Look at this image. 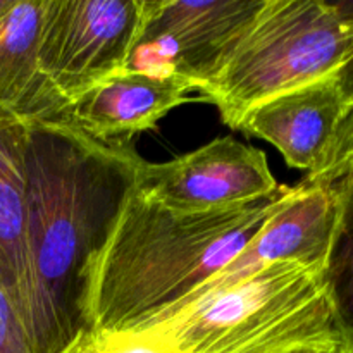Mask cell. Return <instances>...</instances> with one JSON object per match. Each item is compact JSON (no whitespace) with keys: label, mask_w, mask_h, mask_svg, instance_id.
<instances>
[{"label":"cell","mask_w":353,"mask_h":353,"mask_svg":"<svg viewBox=\"0 0 353 353\" xmlns=\"http://www.w3.org/2000/svg\"><path fill=\"white\" fill-rule=\"evenodd\" d=\"M141 157L68 123H28L24 321L34 353H64L88 331L92 265L112 233Z\"/></svg>","instance_id":"6da1fadb"},{"label":"cell","mask_w":353,"mask_h":353,"mask_svg":"<svg viewBox=\"0 0 353 353\" xmlns=\"http://www.w3.org/2000/svg\"><path fill=\"white\" fill-rule=\"evenodd\" d=\"M292 192L279 185L247 205L183 214L133 185L90 271L88 330L134 331L169 319L254 240Z\"/></svg>","instance_id":"7a4b0ae2"},{"label":"cell","mask_w":353,"mask_h":353,"mask_svg":"<svg viewBox=\"0 0 353 353\" xmlns=\"http://www.w3.org/2000/svg\"><path fill=\"white\" fill-rule=\"evenodd\" d=\"M181 353H296L345 343L323 269L276 262L155 324Z\"/></svg>","instance_id":"3957f363"},{"label":"cell","mask_w":353,"mask_h":353,"mask_svg":"<svg viewBox=\"0 0 353 353\" xmlns=\"http://www.w3.org/2000/svg\"><path fill=\"white\" fill-rule=\"evenodd\" d=\"M347 59V33L333 2L264 0L200 95L238 130L259 103L338 74Z\"/></svg>","instance_id":"277c9868"},{"label":"cell","mask_w":353,"mask_h":353,"mask_svg":"<svg viewBox=\"0 0 353 353\" xmlns=\"http://www.w3.org/2000/svg\"><path fill=\"white\" fill-rule=\"evenodd\" d=\"M143 9L145 0H45L38 59L65 102L130 68Z\"/></svg>","instance_id":"5b68a950"},{"label":"cell","mask_w":353,"mask_h":353,"mask_svg":"<svg viewBox=\"0 0 353 353\" xmlns=\"http://www.w3.org/2000/svg\"><path fill=\"white\" fill-rule=\"evenodd\" d=\"M134 188L165 209L196 214L257 202L279 185L261 148L221 137L168 162L141 159Z\"/></svg>","instance_id":"8992f818"},{"label":"cell","mask_w":353,"mask_h":353,"mask_svg":"<svg viewBox=\"0 0 353 353\" xmlns=\"http://www.w3.org/2000/svg\"><path fill=\"white\" fill-rule=\"evenodd\" d=\"M262 3L264 0H145L137 52L157 54V61L145 71L183 76L195 83L200 93Z\"/></svg>","instance_id":"52a82bcc"},{"label":"cell","mask_w":353,"mask_h":353,"mask_svg":"<svg viewBox=\"0 0 353 353\" xmlns=\"http://www.w3.org/2000/svg\"><path fill=\"white\" fill-rule=\"evenodd\" d=\"M338 214L340 195L336 183L303 179L300 185L293 186L285 203L254 240L203 285L185 307L210 293L231 288L276 262H296L324 271L336 231Z\"/></svg>","instance_id":"ba28073f"},{"label":"cell","mask_w":353,"mask_h":353,"mask_svg":"<svg viewBox=\"0 0 353 353\" xmlns=\"http://www.w3.org/2000/svg\"><path fill=\"white\" fill-rule=\"evenodd\" d=\"M352 110L353 95L338 72L259 103L238 130L272 143L290 168L316 179L330 165Z\"/></svg>","instance_id":"9c48e42d"},{"label":"cell","mask_w":353,"mask_h":353,"mask_svg":"<svg viewBox=\"0 0 353 353\" xmlns=\"http://www.w3.org/2000/svg\"><path fill=\"white\" fill-rule=\"evenodd\" d=\"M192 92L199 86L183 76L128 68L71 100L62 123L103 143H130L133 134L155 128Z\"/></svg>","instance_id":"30bf717a"},{"label":"cell","mask_w":353,"mask_h":353,"mask_svg":"<svg viewBox=\"0 0 353 353\" xmlns=\"http://www.w3.org/2000/svg\"><path fill=\"white\" fill-rule=\"evenodd\" d=\"M45 0H10L0 14V105L28 123H62L68 102L40 68Z\"/></svg>","instance_id":"8fae6325"},{"label":"cell","mask_w":353,"mask_h":353,"mask_svg":"<svg viewBox=\"0 0 353 353\" xmlns=\"http://www.w3.org/2000/svg\"><path fill=\"white\" fill-rule=\"evenodd\" d=\"M28 121L0 105V285L21 321L28 312Z\"/></svg>","instance_id":"7c38bea8"},{"label":"cell","mask_w":353,"mask_h":353,"mask_svg":"<svg viewBox=\"0 0 353 353\" xmlns=\"http://www.w3.org/2000/svg\"><path fill=\"white\" fill-rule=\"evenodd\" d=\"M334 183L340 195V214L323 279L341 338L353 347V169L345 171Z\"/></svg>","instance_id":"4fadbf2b"},{"label":"cell","mask_w":353,"mask_h":353,"mask_svg":"<svg viewBox=\"0 0 353 353\" xmlns=\"http://www.w3.org/2000/svg\"><path fill=\"white\" fill-rule=\"evenodd\" d=\"M64 353H181L161 326L134 331L88 330Z\"/></svg>","instance_id":"5bb4252c"},{"label":"cell","mask_w":353,"mask_h":353,"mask_svg":"<svg viewBox=\"0 0 353 353\" xmlns=\"http://www.w3.org/2000/svg\"><path fill=\"white\" fill-rule=\"evenodd\" d=\"M0 353H34L16 307L0 285Z\"/></svg>","instance_id":"9a60e30c"},{"label":"cell","mask_w":353,"mask_h":353,"mask_svg":"<svg viewBox=\"0 0 353 353\" xmlns=\"http://www.w3.org/2000/svg\"><path fill=\"white\" fill-rule=\"evenodd\" d=\"M341 23H343L345 33L348 40V59L345 68L340 71L341 81L353 95V0H343V2H333Z\"/></svg>","instance_id":"2e32d148"},{"label":"cell","mask_w":353,"mask_h":353,"mask_svg":"<svg viewBox=\"0 0 353 353\" xmlns=\"http://www.w3.org/2000/svg\"><path fill=\"white\" fill-rule=\"evenodd\" d=\"M353 169V138L348 141L341 143L336 148V152L333 154L330 165L326 168V171L316 179H307V181H326V183H334L345 171Z\"/></svg>","instance_id":"e0dca14e"},{"label":"cell","mask_w":353,"mask_h":353,"mask_svg":"<svg viewBox=\"0 0 353 353\" xmlns=\"http://www.w3.org/2000/svg\"><path fill=\"white\" fill-rule=\"evenodd\" d=\"M350 138H353V110H352L350 116H348V119H347V123H345V126L341 128V133H340V138H338V141H336V147H334V152H336V148L340 147L341 143L348 141V140H350ZM334 152H333V154H334ZM331 159H333V157H331Z\"/></svg>","instance_id":"ac0fdd59"},{"label":"cell","mask_w":353,"mask_h":353,"mask_svg":"<svg viewBox=\"0 0 353 353\" xmlns=\"http://www.w3.org/2000/svg\"><path fill=\"white\" fill-rule=\"evenodd\" d=\"M296 353H353V347H350V345L347 343H341L331 348H316V350H303Z\"/></svg>","instance_id":"d6986e66"},{"label":"cell","mask_w":353,"mask_h":353,"mask_svg":"<svg viewBox=\"0 0 353 353\" xmlns=\"http://www.w3.org/2000/svg\"><path fill=\"white\" fill-rule=\"evenodd\" d=\"M10 3V0H0V14L7 9V6Z\"/></svg>","instance_id":"ffe728a7"}]
</instances>
